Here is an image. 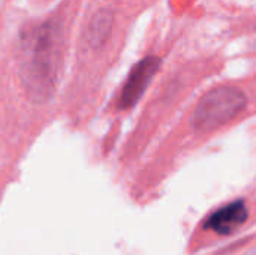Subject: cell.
<instances>
[{"label": "cell", "mask_w": 256, "mask_h": 255, "mask_svg": "<svg viewBox=\"0 0 256 255\" xmlns=\"http://www.w3.org/2000/svg\"><path fill=\"white\" fill-rule=\"evenodd\" d=\"M246 107V96L242 90L231 86H220L210 90L200 101L194 123L196 129L208 132L220 128L237 117Z\"/></svg>", "instance_id": "1"}, {"label": "cell", "mask_w": 256, "mask_h": 255, "mask_svg": "<svg viewBox=\"0 0 256 255\" xmlns=\"http://www.w3.org/2000/svg\"><path fill=\"white\" fill-rule=\"evenodd\" d=\"M54 38L50 29L40 32L39 38L36 39L34 53L30 59V66L27 69V80L30 84L28 87L33 90L36 96H46L50 90L54 87Z\"/></svg>", "instance_id": "2"}, {"label": "cell", "mask_w": 256, "mask_h": 255, "mask_svg": "<svg viewBox=\"0 0 256 255\" xmlns=\"http://www.w3.org/2000/svg\"><path fill=\"white\" fill-rule=\"evenodd\" d=\"M159 65L160 60L158 57H146L134 66L118 98V107L122 110H128L140 101L148 83L158 72Z\"/></svg>", "instance_id": "3"}, {"label": "cell", "mask_w": 256, "mask_h": 255, "mask_svg": "<svg viewBox=\"0 0 256 255\" xmlns=\"http://www.w3.org/2000/svg\"><path fill=\"white\" fill-rule=\"evenodd\" d=\"M248 207L243 200H237L234 203H230L224 206L222 209L216 210L213 215L208 216L204 227L207 230H212L220 236L231 234L238 227H242L248 219Z\"/></svg>", "instance_id": "4"}, {"label": "cell", "mask_w": 256, "mask_h": 255, "mask_svg": "<svg viewBox=\"0 0 256 255\" xmlns=\"http://www.w3.org/2000/svg\"><path fill=\"white\" fill-rule=\"evenodd\" d=\"M112 29V14L108 11H99L93 15L90 20L87 30H86V39L90 47L100 48L106 39L110 38Z\"/></svg>", "instance_id": "5"}]
</instances>
